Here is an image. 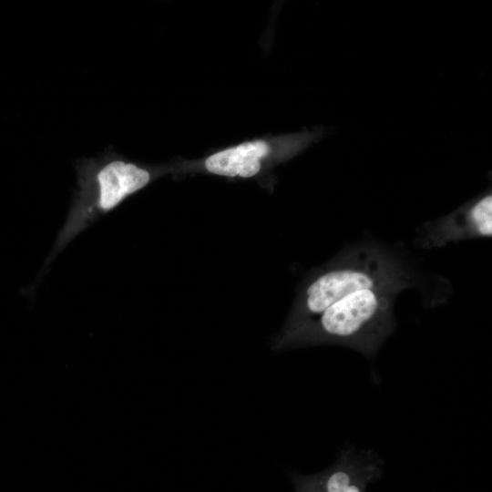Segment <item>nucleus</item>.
I'll return each mask as SVG.
<instances>
[{"label":"nucleus","mask_w":492,"mask_h":492,"mask_svg":"<svg viewBox=\"0 0 492 492\" xmlns=\"http://www.w3.org/2000/svg\"><path fill=\"white\" fill-rule=\"evenodd\" d=\"M409 269L377 245H355L307 286L282 343H333L374 356L395 329L394 304Z\"/></svg>","instance_id":"nucleus-1"},{"label":"nucleus","mask_w":492,"mask_h":492,"mask_svg":"<svg viewBox=\"0 0 492 492\" xmlns=\"http://www.w3.org/2000/svg\"><path fill=\"white\" fill-rule=\"evenodd\" d=\"M75 169L77 190L51 258L100 217L146 187L152 179L150 170L124 159L111 147L95 157L77 159Z\"/></svg>","instance_id":"nucleus-2"},{"label":"nucleus","mask_w":492,"mask_h":492,"mask_svg":"<svg viewBox=\"0 0 492 492\" xmlns=\"http://www.w3.org/2000/svg\"><path fill=\"white\" fill-rule=\"evenodd\" d=\"M269 151L264 141L247 142L211 155L205 167L217 175L250 178L260 171L261 160Z\"/></svg>","instance_id":"nucleus-5"},{"label":"nucleus","mask_w":492,"mask_h":492,"mask_svg":"<svg viewBox=\"0 0 492 492\" xmlns=\"http://www.w3.org/2000/svg\"><path fill=\"white\" fill-rule=\"evenodd\" d=\"M382 461L371 451L344 450L338 461L312 476H293L296 492H365L382 471Z\"/></svg>","instance_id":"nucleus-3"},{"label":"nucleus","mask_w":492,"mask_h":492,"mask_svg":"<svg viewBox=\"0 0 492 492\" xmlns=\"http://www.w3.org/2000/svg\"><path fill=\"white\" fill-rule=\"evenodd\" d=\"M491 234L492 194L489 191L425 225L419 243L421 247L433 248L461 240L487 238Z\"/></svg>","instance_id":"nucleus-4"}]
</instances>
